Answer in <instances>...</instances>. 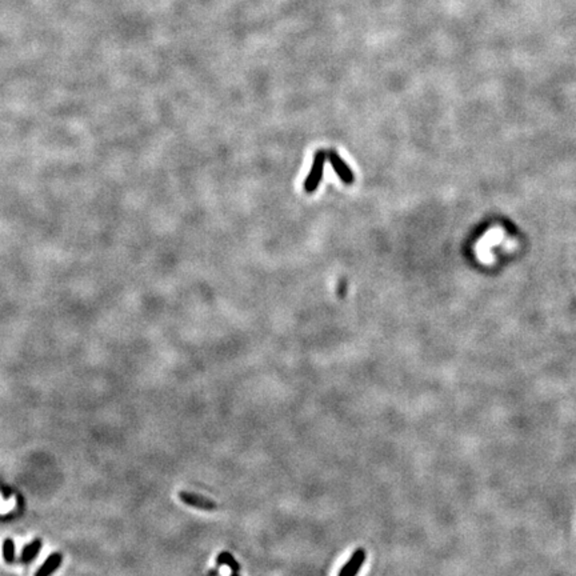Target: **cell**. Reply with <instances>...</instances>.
Masks as SVG:
<instances>
[{
  "instance_id": "cell-1",
  "label": "cell",
  "mask_w": 576,
  "mask_h": 576,
  "mask_svg": "<svg viewBox=\"0 0 576 576\" xmlns=\"http://www.w3.org/2000/svg\"><path fill=\"white\" fill-rule=\"evenodd\" d=\"M179 497H180V500L183 501L184 504L195 507V508L206 509V511H212V509L218 508V505H216L215 501L210 500V499H207V497L195 495V494H189V492L181 491L179 492Z\"/></svg>"
},
{
  "instance_id": "cell-2",
  "label": "cell",
  "mask_w": 576,
  "mask_h": 576,
  "mask_svg": "<svg viewBox=\"0 0 576 576\" xmlns=\"http://www.w3.org/2000/svg\"><path fill=\"white\" fill-rule=\"evenodd\" d=\"M366 560V550L364 548H358L356 551L353 552L352 556L349 558V560L344 564V567L340 571L339 576H356L360 567Z\"/></svg>"
},
{
  "instance_id": "cell-3",
  "label": "cell",
  "mask_w": 576,
  "mask_h": 576,
  "mask_svg": "<svg viewBox=\"0 0 576 576\" xmlns=\"http://www.w3.org/2000/svg\"><path fill=\"white\" fill-rule=\"evenodd\" d=\"M323 165H324L323 154H318V155H316L315 163H314V167H312L311 173H310V176H308L307 180H306V189L310 191V192L314 191V189L316 188V185L319 184L320 177L323 175Z\"/></svg>"
},
{
  "instance_id": "cell-4",
  "label": "cell",
  "mask_w": 576,
  "mask_h": 576,
  "mask_svg": "<svg viewBox=\"0 0 576 576\" xmlns=\"http://www.w3.org/2000/svg\"><path fill=\"white\" fill-rule=\"evenodd\" d=\"M62 560H63V556H62L60 552H54V554H51V555L48 556V559L43 563L42 567L36 571L35 576H50L51 574H54V572L59 568V566L62 564Z\"/></svg>"
},
{
  "instance_id": "cell-5",
  "label": "cell",
  "mask_w": 576,
  "mask_h": 576,
  "mask_svg": "<svg viewBox=\"0 0 576 576\" xmlns=\"http://www.w3.org/2000/svg\"><path fill=\"white\" fill-rule=\"evenodd\" d=\"M40 547H42V540L40 539H35L31 543H28L27 546L23 548L20 555V563H30L36 558V555L40 551Z\"/></svg>"
},
{
  "instance_id": "cell-6",
  "label": "cell",
  "mask_w": 576,
  "mask_h": 576,
  "mask_svg": "<svg viewBox=\"0 0 576 576\" xmlns=\"http://www.w3.org/2000/svg\"><path fill=\"white\" fill-rule=\"evenodd\" d=\"M329 159H331V163L333 164V167H335V169H336L337 175L344 180V183H347V184H349V183H352L353 180V175L351 172H349V169L347 168V165H345L343 162L340 160V158L336 155V154H333V152H331L329 154Z\"/></svg>"
},
{
  "instance_id": "cell-7",
  "label": "cell",
  "mask_w": 576,
  "mask_h": 576,
  "mask_svg": "<svg viewBox=\"0 0 576 576\" xmlns=\"http://www.w3.org/2000/svg\"><path fill=\"white\" fill-rule=\"evenodd\" d=\"M3 556L7 563L15 562V544L12 539H5L3 543Z\"/></svg>"
},
{
  "instance_id": "cell-8",
  "label": "cell",
  "mask_w": 576,
  "mask_h": 576,
  "mask_svg": "<svg viewBox=\"0 0 576 576\" xmlns=\"http://www.w3.org/2000/svg\"><path fill=\"white\" fill-rule=\"evenodd\" d=\"M218 563L228 566L234 572L239 571V563L232 558V555L230 552H222V554L218 556Z\"/></svg>"
},
{
  "instance_id": "cell-9",
  "label": "cell",
  "mask_w": 576,
  "mask_h": 576,
  "mask_svg": "<svg viewBox=\"0 0 576 576\" xmlns=\"http://www.w3.org/2000/svg\"><path fill=\"white\" fill-rule=\"evenodd\" d=\"M231 576H239V575H238V574H236V572H234V574H232Z\"/></svg>"
}]
</instances>
